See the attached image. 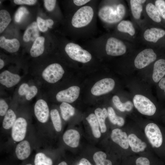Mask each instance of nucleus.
Returning a JSON list of instances; mask_svg holds the SVG:
<instances>
[{"instance_id":"58836bf2","label":"nucleus","mask_w":165,"mask_h":165,"mask_svg":"<svg viewBox=\"0 0 165 165\" xmlns=\"http://www.w3.org/2000/svg\"><path fill=\"white\" fill-rule=\"evenodd\" d=\"M134 163V165H152V163L149 159L143 156L136 158Z\"/></svg>"},{"instance_id":"3c124183","label":"nucleus","mask_w":165,"mask_h":165,"mask_svg":"<svg viewBox=\"0 0 165 165\" xmlns=\"http://www.w3.org/2000/svg\"><path fill=\"white\" fill-rule=\"evenodd\" d=\"M26 165H32L31 164H26Z\"/></svg>"},{"instance_id":"c85d7f7f","label":"nucleus","mask_w":165,"mask_h":165,"mask_svg":"<svg viewBox=\"0 0 165 165\" xmlns=\"http://www.w3.org/2000/svg\"><path fill=\"white\" fill-rule=\"evenodd\" d=\"M146 10L148 16L154 21L160 22L161 21V16L155 6L149 3L146 7Z\"/></svg>"},{"instance_id":"5701e85b","label":"nucleus","mask_w":165,"mask_h":165,"mask_svg":"<svg viewBox=\"0 0 165 165\" xmlns=\"http://www.w3.org/2000/svg\"><path fill=\"white\" fill-rule=\"evenodd\" d=\"M38 91V89L35 86H29L27 84L24 83L20 86L18 92L20 95H25L26 99L30 100L36 95Z\"/></svg>"},{"instance_id":"ddd939ff","label":"nucleus","mask_w":165,"mask_h":165,"mask_svg":"<svg viewBox=\"0 0 165 165\" xmlns=\"http://www.w3.org/2000/svg\"><path fill=\"white\" fill-rule=\"evenodd\" d=\"M20 78L18 75L5 70L0 74V82L6 87L10 88L17 84Z\"/></svg>"},{"instance_id":"a211bd4d","label":"nucleus","mask_w":165,"mask_h":165,"mask_svg":"<svg viewBox=\"0 0 165 165\" xmlns=\"http://www.w3.org/2000/svg\"><path fill=\"white\" fill-rule=\"evenodd\" d=\"M39 29L37 22L34 21L27 28L23 36V40L26 42L34 41L39 37Z\"/></svg>"},{"instance_id":"c756f323","label":"nucleus","mask_w":165,"mask_h":165,"mask_svg":"<svg viewBox=\"0 0 165 165\" xmlns=\"http://www.w3.org/2000/svg\"><path fill=\"white\" fill-rule=\"evenodd\" d=\"M117 28L121 32L128 33L130 35H134L135 30L132 23L129 20H123L118 24Z\"/></svg>"},{"instance_id":"39448f33","label":"nucleus","mask_w":165,"mask_h":165,"mask_svg":"<svg viewBox=\"0 0 165 165\" xmlns=\"http://www.w3.org/2000/svg\"><path fill=\"white\" fill-rule=\"evenodd\" d=\"M145 132L153 147L159 148L161 146L163 142L162 135L160 129L156 124L153 123L148 124L145 128Z\"/></svg>"},{"instance_id":"c03bdc74","label":"nucleus","mask_w":165,"mask_h":165,"mask_svg":"<svg viewBox=\"0 0 165 165\" xmlns=\"http://www.w3.org/2000/svg\"><path fill=\"white\" fill-rule=\"evenodd\" d=\"M90 1L89 0H74L73 2L77 6H80L83 5Z\"/></svg>"},{"instance_id":"4c0bfd02","label":"nucleus","mask_w":165,"mask_h":165,"mask_svg":"<svg viewBox=\"0 0 165 165\" xmlns=\"http://www.w3.org/2000/svg\"><path fill=\"white\" fill-rule=\"evenodd\" d=\"M155 4L161 16L165 20V1L157 0L155 2Z\"/></svg>"},{"instance_id":"09e8293b","label":"nucleus","mask_w":165,"mask_h":165,"mask_svg":"<svg viewBox=\"0 0 165 165\" xmlns=\"http://www.w3.org/2000/svg\"><path fill=\"white\" fill-rule=\"evenodd\" d=\"M58 165H68L67 163L64 161H62L59 163Z\"/></svg>"},{"instance_id":"ea45409f","label":"nucleus","mask_w":165,"mask_h":165,"mask_svg":"<svg viewBox=\"0 0 165 165\" xmlns=\"http://www.w3.org/2000/svg\"><path fill=\"white\" fill-rule=\"evenodd\" d=\"M9 106L6 101L3 99L0 100V115L4 116L8 111Z\"/></svg>"},{"instance_id":"cd10ccee","label":"nucleus","mask_w":165,"mask_h":165,"mask_svg":"<svg viewBox=\"0 0 165 165\" xmlns=\"http://www.w3.org/2000/svg\"><path fill=\"white\" fill-rule=\"evenodd\" d=\"M112 101L117 109L121 112H123L125 111H130L133 107V105L131 101H129L123 103L121 101L119 97L116 95L113 97Z\"/></svg>"},{"instance_id":"79ce46f5","label":"nucleus","mask_w":165,"mask_h":165,"mask_svg":"<svg viewBox=\"0 0 165 165\" xmlns=\"http://www.w3.org/2000/svg\"><path fill=\"white\" fill-rule=\"evenodd\" d=\"M37 0H14V3L17 5L25 4L33 5L35 4Z\"/></svg>"},{"instance_id":"473e14b6","label":"nucleus","mask_w":165,"mask_h":165,"mask_svg":"<svg viewBox=\"0 0 165 165\" xmlns=\"http://www.w3.org/2000/svg\"><path fill=\"white\" fill-rule=\"evenodd\" d=\"M108 112L109 119L112 124H117L119 126H122L124 125L125 122L123 118L116 115L112 107H109L108 108Z\"/></svg>"},{"instance_id":"49530a36","label":"nucleus","mask_w":165,"mask_h":165,"mask_svg":"<svg viewBox=\"0 0 165 165\" xmlns=\"http://www.w3.org/2000/svg\"><path fill=\"white\" fill-rule=\"evenodd\" d=\"M159 86L161 89L164 90L165 93V78H163L160 80Z\"/></svg>"},{"instance_id":"412c9836","label":"nucleus","mask_w":165,"mask_h":165,"mask_svg":"<svg viewBox=\"0 0 165 165\" xmlns=\"http://www.w3.org/2000/svg\"><path fill=\"white\" fill-rule=\"evenodd\" d=\"M165 35L164 30L159 28H152L145 31L144 37L146 41L155 43Z\"/></svg>"},{"instance_id":"b1692460","label":"nucleus","mask_w":165,"mask_h":165,"mask_svg":"<svg viewBox=\"0 0 165 165\" xmlns=\"http://www.w3.org/2000/svg\"><path fill=\"white\" fill-rule=\"evenodd\" d=\"M94 112L99 124L101 132L104 133L107 130L105 122V119L108 116V111L105 108L102 109L97 108L95 110Z\"/></svg>"},{"instance_id":"423d86ee","label":"nucleus","mask_w":165,"mask_h":165,"mask_svg":"<svg viewBox=\"0 0 165 165\" xmlns=\"http://www.w3.org/2000/svg\"><path fill=\"white\" fill-rule=\"evenodd\" d=\"M28 123L24 118L20 117L16 120L11 128L12 138L14 141L19 142L24 139L27 132Z\"/></svg>"},{"instance_id":"a878e982","label":"nucleus","mask_w":165,"mask_h":165,"mask_svg":"<svg viewBox=\"0 0 165 165\" xmlns=\"http://www.w3.org/2000/svg\"><path fill=\"white\" fill-rule=\"evenodd\" d=\"M16 116L14 112L9 109L4 116L2 122V127L6 130L12 128L16 120Z\"/></svg>"},{"instance_id":"4468645a","label":"nucleus","mask_w":165,"mask_h":165,"mask_svg":"<svg viewBox=\"0 0 165 165\" xmlns=\"http://www.w3.org/2000/svg\"><path fill=\"white\" fill-rule=\"evenodd\" d=\"M111 138L113 142L124 149L129 147L128 136L127 133L121 129L116 128L113 129L111 134Z\"/></svg>"},{"instance_id":"e433bc0d","label":"nucleus","mask_w":165,"mask_h":165,"mask_svg":"<svg viewBox=\"0 0 165 165\" xmlns=\"http://www.w3.org/2000/svg\"><path fill=\"white\" fill-rule=\"evenodd\" d=\"M29 13L28 11L25 7L21 6L16 11L14 16V20L17 23L20 22L24 16Z\"/></svg>"},{"instance_id":"f257e3e1","label":"nucleus","mask_w":165,"mask_h":165,"mask_svg":"<svg viewBox=\"0 0 165 165\" xmlns=\"http://www.w3.org/2000/svg\"><path fill=\"white\" fill-rule=\"evenodd\" d=\"M94 15L92 7L85 6L79 8L73 15L71 21L73 27L75 28L84 27L91 21Z\"/></svg>"},{"instance_id":"bb28decb","label":"nucleus","mask_w":165,"mask_h":165,"mask_svg":"<svg viewBox=\"0 0 165 165\" xmlns=\"http://www.w3.org/2000/svg\"><path fill=\"white\" fill-rule=\"evenodd\" d=\"M60 108L62 117L65 121L68 120L75 114V108L67 103L62 102L60 105Z\"/></svg>"},{"instance_id":"1a4fd4ad","label":"nucleus","mask_w":165,"mask_h":165,"mask_svg":"<svg viewBox=\"0 0 165 165\" xmlns=\"http://www.w3.org/2000/svg\"><path fill=\"white\" fill-rule=\"evenodd\" d=\"M98 15L102 20L110 24L118 22L123 18L119 14L116 8L115 9L108 6L101 7L98 11Z\"/></svg>"},{"instance_id":"f8f14e48","label":"nucleus","mask_w":165,"mask_h":165,"mask_svg":"<svg viewBox=\"0 0 165 165\" xmlns=\"http://www.w3.org/2000/svg\"><path fill=\"white\" fill-rule=\"evenodd\" d=\"M36 117L40 122L45 123L48 121L49 116V109L46 102L40 99L36 102L34 108Z\"/></svg>"},{"instance_id":"6ab92c4d","label":"nucleus","mask_w":165,"mask_h":165,"mask_svg":"<svg viewBox=\"0 0 165 165\" xmlns=\"http://www.w3.org/2000/svg\"><path fill=\"white\" fill-rule=\"evenodd\" d=\"M128 141L131 149L135 152H143L147 147L146 143L133 134L128 136Z\"/></svg>"},{"instance_id":"2f4dec72","label":"nucleus","mask_w":165,"mask_h":165,"mask_svg":"<svg viewBox=\"0 0 165 165\" xmlns=\"http://www.w3.org/2000/svg\"><path fill=\"white\" fill-rule=\"evenodd\" d=\"M50 115L55 130L57 132L61 131L62 129V123L58 111L56 109H52L50 111Z\"/></svg>"},{"instance_id":"8fccbe9b","label":"nucleus","mask_w":165,"mask_h":165,"mask_svg":"<svg viewBox=\"0 0 165 165\" xmlns=\"http://www.w3.org/2000/svg\"><path fill=\"white\" fill-rule=\"evenodd\" d=\"M137 1L139 3L141 4L144 3L146 1L145 0H137Z\"/></svg>"},{"instance_id":"f03ea898","label":"nucleus","mask_w":165,"mask_h":165,"mask_svg":"<svg viewBox=\"0 0 165 165\" xmlns=\"http://www.w3.org/2000/svg\"><path fill=\"white\" fill-rule=\"evenodd\" d=\"M65 50L71 58L79 62L86 63L90 61L92 58L91 55L89 52L74 43H68L65 46Z\"/></svg>"},{"instance_id":"aec40b11","label":"nucleus","mask_w":165,"mask_h":165,"mask_svg":"<svg viewBox=\"0 0 165 165\" xmlns=\"http://www.w3.org/2000/svg\"><path fill=\"white\" fill-rule=\"evenodd\" d=\"M165 75V60L160 59L154 63L152 74V79L156 82H159Z\"/></svg>"},{"instance_id":"f704fd0d","label":"nucleus","mask_w":165,"mask_h":165,"mask_svg":"<svg viewBox=\"0 0 165 165\" xmlns=\"http://www.w3.org/2000/svg\"><path fill=\"white\" fill-rule=\"evenodd\" d=\"M37 23L39 30L42 32L47 31L48 28H51L54 24L53 21L51 19L44 20L40 17H37Z\"/></svg>"},{"instance_id":"4be33fe9","label":"nucleus","mask_w":165,"mask_h":165,"mask_svg":"<svg viewBox=\"0 0 165 165\" xmlns=\"http://www.w3.org/2000/svg\"><path fill=\"white\" fill-rule=\"evenodd\" d=\"M45 38L43 36H39L34 42L30 49V54L33 57H37L43 53L45 46Z\"/></svg>"},{"instance_id":"72a5a7b5","label":"nucleus","mask_w":165,"mask_h":165,"mask_svg":"<svg viewBox=\"0 0 165 165\" xmlns=\"http://www.w3.org/2000/svg\"><path fill=\"white\" fill-rule=\"evenodd\" d=\"M34 163L35 165H53V164L51 159L42 152L35 155Z\"/></svg>"},{"instance_id":"9b49d317","label":"nucleus","mask_w":165,"mask_h":165,"mask_svg":"<svg viewBox=\"0 0 165 165\" xmlns=\"http://www.w3.org/2000/svg\"><path fill=\"white\" fill-rule=\"evenodd\" d=\"M80 91V88L78 86H71L58 92L56 96V99L59 102L72 103L78 98Z\"/></svg>"},{"instance_id":"a18cd8bd","label":"nucleus","mask_w":165,"mask_h":165,"mask_svg":"<svg viewBox=\"0 0 165 165\" xmlns=\"http://www.w3.org/2000/svg\"><path fill=\"white\" fill-rule=\"evenodd\" d=\"M79 165H93L91 162L86 158H82L79 160Z\"/></svg>"},{"instance_id":"20e7f679","label":"nucleus","mask_w":165,"mask_h":165,"mask_svg":"<svg viewBox=\"0 0 165 165\" xmlns=\"http://www.w3.org/2000/svg\"><path fill=\"white\" fill-rule=\"evenodd\" d=\"M64 71L59 64L54 63L47 66L43 71L42 76L47 82L51 83H55L62 77Z\"/></svg>"},{"instance_id":"c9c22d12","label":"nucleus","mask_w":165,"mask_h":165,"mask_svg":"<svg viewBox=\"0 0 165 165\" xmlns=\"http://www.w3.org/2000/svg\"><path fill=\"white\" fill-rule=\"evenodd\" d=\"M132 13L134 17L136 19L140 17L142 10V6L136 0L130 1Z\"/></svg>"},{"instance_id":"393cba45","label":"nucleus","mask_w":165,"mask_h":165,"mask_svg":"<svg viewBox=\"0 0 165 165\" xmlns=\"http://www.w3.org/2000/svg\"><path fill=\"white\" fill-rule=\"evenodd\" d=\"M90 124L94 136L96 138H99L101 136L99 130V125L97 119L95 114L91 113L86 118Z\"/></svg>"},{"instance_id":"6e6552de","label":"nucleus","mask_w":165,"mask_h":165,"mask_svg":"<svg viewBox=\"0 0 165 165\" xmlns=\"http://www.w3.org/2000/svg\"><path fill=\"white\" fill-rule=\"evenodd\" d=\"M156 58V54L153 50L145 49L137 55L134 61V65L137 68L141 69L155 61Z\"/></svg>"},{"instance_id":"0eeeda50","label":"nucleus","mask_w":165,"mask_h":165,"mask_svg":"<svg viewBox=\"0 0 165 165\" xmlns=\"http://www.w3.org/2000/svg\"><path fill=\"white\" fill-rule=\"evenodd\" d=\"M126 47L121 40L114 37H110L107 40L105 50L107 54L112 56H118L124 54Z\"/></svg>"},{"instance_id":"37998d69","label":"nucleus","mask_w":165,"mask_h":165,"mask_svg":"<svg viewBox=\"0 0 165 165\" xmlns=\"http://www.w3.org/2000/svg\"><path fill=\"white\" fill-rule=\"evenodd\" d=\"M116 8L119 14L123 18L126 12L124 6L123 5L120 4L117 6Z\"/></svg>"},{"instance_id":"7c9ffc66","label":"nucleus","mask_w":165,"mask_h":165,"mask_svg":"<svg viewBox=\"0 0 165 165\" xmlns=\"http://www.w3.org/2000/svg\"><path fill=\"white\" fill-rule=\"evenodd\" d=\"M11 20L9 13L6 10L0 11V33H2L7 27Z\"/></svg>"},{"instance_id":"dca6fc26","label":"nucleus","mask_w":165,"mask_h":165,"mask_svg":"<svg viewBox=\"0 0 165 165\" xmlns=\"http://www.w3.org/2000/svg\"><path fill=\"white\" fill-rule=\"evenodd\" d=\"M16 157L20 160L27 159L31 153V147L29 142L26 140H23L16 145L15 150Z\"/></svg>"},{"instance_id":"2eb2a0df","label":"nucleus","mask_w":165,"mask_h":165,"mask_svg":"<svg viewBox=\"0 0 165 165\" xmlns=\"http://www.w3.org/2000/svg\"><path fill=\"white\" fill-rule=\"evenodd\" d=\"M80 138L79 132L73 129L66 130L63 136V140L65 143L72 148H76L78 146Z\"/></svg>"},{"instance_id":"de8ad7c7","label":"nucleus","mask_w":165,"mask_h":165,"mask_svg":"<svg viewBox=\"0 0 165 165\" xmlns=\"http://www.w3.org/2000/svg\"><path fill=\"white\" fill-rule=\"evenodd\" d=\"M4 62L2 59H0V69H2L4 66Z\"/></svg>"},{"instance_id":"9d476101","label":"nucleus","mask_w":165,"mask_h":165,"mask_svg":"<svg viewBox=\"0 0 165 165\" xmlns=\"http://www.w3.org/2000/svg\"><path fill=\"white\" fill-rule=\"evenodd\" d=\"M115 82L110 78L102 79L97 82L92 87L91 91L94 95L98 96L107 94L114 88Z\"/></svg>"},{"instance_id":"a19ab883","label":"nucleus","mask_w":165,"mask_h":165,"mask_svg":"<svg viewBox=\"0 0 165 165\" xmlns=\"http://www.w3.org/2000/svg\"><path fill=\"white\" fill-rule=\"evenodd\" d=\"M46 9L49 11H51L54 9L56 2L55 0H45L43 1Z\"/></svg>"},{"instance_id":"f3484780","label":"nucleus","mask_w":165,"mask_h":165,"mask_svg":"<svg viewBox=\"0 0 165 165\" xmlns=\"http://www.w3.org/2000/svg\"><path fill=\"white\" fill-rule=\"evenodd\" d=\"M0 46L8 52L13 53L18 50L20 44L16 38L8 39L2 36L0 37Z\"/></svg>"},{"instance_id":"7ed1b4c3","label":"nucleus","mask_w":165,"mask_h":165,"mask_svg":"<svg viewBox=\"0 0 165 165\" xmlns=\"http://www.w3.org/2000/svg\"><path fill=\"white\" fill-rule=\"evenodd\" d=\"M133 102L136 108L142 114L151 116L156 112V108L154 104L145 96L137 94L134 97Z\"/></svg>"}]
</instances>
